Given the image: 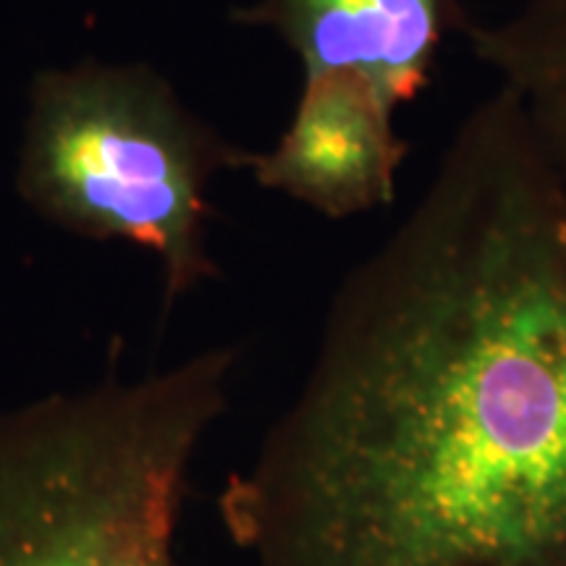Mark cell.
<instances>
[{"label": "cell", "mask_w": 566, "mask_h": 566, "mask_svg": "<svg viewBox=\"0 0 566 566\" xmlns=\"http://www.w3.org/2000/svg\"><path fill=\"white\" fill-rule=\"evenodd\" d=\"M254 566H566V187L504 90L218 495Z\"/></svg>", "instance_id": "1"}, {"label": "cell", "mask_w": 566, "mask_h": 566, "mask_svg": "<svg viewBox=\"0 0 566 566\" xmlns=\"http://www.w3.org/2000/svg\"><path fill=\"white\" fill-rule=\"evenodd\" d=\"M237 354L0 409V566H184L189 467Z\"/></svg>", "instance_id": "2"}, {"label": "cell", "mask_w": 566, "mask_h": 566, "mask_svg": "<svg viewBox=\"0 0 566 566\" xmlns=\"http://www.w3.org/2000/svg\"><path fill=\"white\" fill-rule=\"evenodd\" d=\"M247 158L150 69L82 63L32 84L19 192L63 229L158 254L171 304L218 273L208 184Z\"/></svg>", "instance_id": "3"}, {"label": "cell", "mask_w": 566, "mask_h": 566, "mask_svg": "<svg viewBox=\"0 0 566 566\" xmlns=\"http://www.w3.org/2000/svg\"><path fill=\"white\" fill-rule=\"evenodd\" d=\"M396 111L378 84L357 71L304 74L289 129L271 153H250L247 168L260 187L325 218L386 208L409 155Z\"/></svg>", "instance_id": "4"}, {"label": "cell", "mask_w": 566, "mask_h": 566, "mask_svg": "<svg viewBox=\"0 0 566 566\" xmlns=\"http://www.w3.org/2000/svg\"><path fill=\"white\" fill-rule=\"evenodd\" d=\"M472 0H258L233 21L260 27L300 55L304 74L357 71L396 108L436 80L451 34L472 24Z\"/></svg>", "instance_id": "5"}, {"label": "cell", "mask_w": 566, "mask_h": 566, "mask_svg": "<svg viewBox=\"0 0 566 566\" xmlns=\"http://www.w3.org/2000/svg\"><path fill=\"white\" fill-rule=\"evenodd\" d=\"M464 38L566 187V0H525L495 21H472Z\"/></svg>", "instance_id": "6"}]
</instances>
